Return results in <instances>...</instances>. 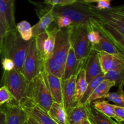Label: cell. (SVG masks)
I'll use <instances>...</instances> for the list:
<instances>
[{"label":"cell","instance_id":"28","mask_svg":"<svg viewBox=\"0 0 124 124\" xmlns=\"http://www.w3.org/2000/svg\"><path fill=\"white\" fill-rule=\"evenodd\" d=\"M16 29L23 40L29 41L32 39V29L30 23L27 21H23L16 25Z\"/></svg>","mask_w":124,"mask_h":124},{"label":"cell","instance_id":"15","mask_svg":"<svg viewBox=\"0 0 124 124\" xmlns=\"http://www.w3.org/2000/svg\"><path fill=\"white\" fill-rule=\"evenodd\" d=\"M86 61L78 60L76 59L73 48L71 46L69 50L67 58L65 61L64 74L62 80L69 79L73 75H78L80 70L84 67Z\"/></svg>","mask_w":124,"mask_h":124},{"label":"cell","instance_id":"36","mask_svg":"<svg viewBox=\"0 0 124 124\" xmlns=\"http://www.w3.org/2000/svg\"><path fill=\"white\" fill-rule=\"evenodd\" d=\"M113 110L116 116V121L120 124H124V107L113 105Z\"/></svg>","mask_w":124,"mask_h":124},{"label":"cell","instance_id":"14","mask_svg":"<svg viewBox=\"0 0 124 124\" xmlns=\"http://www.w3.org/2000/svg\"><path fill=\"white\" fill-rule=\"evenodd\" d=\"M99 64L104 74L112 70H124V58L105 52H98Z\"/></svg>","mask_w":124,"mask_h":124},{"label":"cell","instance_id":"37","mask_svg":"<svg viewBox=\"0 0 124 124\" xmlns=\"http://www.w3.org/2000/svg\"><path fill=\"white\" fill-rule=\"evenodd\" d=\"M1 64L4 70L6 71H10L15 69V64L13 61L10 58H3L1 59Z\"/></svg>","mask_w":124,"mask_h":124},{"label":"cell","instance_id":"24","mask_svg":"<svg viewBox=\"0 0 124 124\" xmlns=\"http://www.w3.org/2000/svg\"><path fill=\"white\" fill-rule=\"evenodd\" d=\"M59 29L58 26L56 25L52 27V29H48L47 30L48 37L45 41L44 45V51L46 60L53 54L54 48V44H55L56 36Z\"/></svg>","mask_w":124,"mask_h":124},{"label":"cell","instance_id":"45","mask_svg":"<svg viewBox=\"0 0 124 124\" xmlns=\"http://www.w3.org/2000/svg\"><path fill=\"white\" fill-rule=\"evenodd\" d=\"M24 124H28V123H27V121L26 122H25V123H24Z\"/></svg>","mask_w":124,"mask_h":124},{"label":"cell","instance_id":"39","mask_svg":"<svg viewBox=\"0 0 124 124\" xmlns=\"http://www.w3.org/2000/svg\"><path fill=\"white\" fill-rule=\"evenodd\" d=\"M7 30H6L5 27H4L3 24L1 23L0 20V55L2 53V42H3L4 38L6 35Z\"/></svg>","mask_w":124,"mask_h":124},{"label":"cell","instance_id":"17","mask_svg":"<svg viewBox=\"0 0 124 124\" xmlns=\"http://www.w3.org/2000/svg\"><path fill=\"white\" fill-rule=\"evenodd\" d=\"M88 119V105L76 104L67 113V124H81Z\"/></svg>","mask_w":124,"mask_h":124},{"label":"cell","instance_id":"23","mask_svg":"<svg viewBox=\"0 0 124 124\" xmlns=\"http://www.w3.org/2000/svg\"><path fill=\"white\" fill-rule=\"evenodd\" d=\"M88 86V83L86 80L85 71L84 68H82L80 70L78 75L77 80L75 86V102L77 104L80 99L82 98V96L84 94L86 89Z\"/></svg>","mask_w":124,"mask_h":124},{"label":"cell","instance_id":"7","mask_svg":"<svg viewBox=\"0 0 124 124\" xmlns=\"http://www.w3.org/2000/svg\"><path fill=\"white\" fill-rule=\"evenodd\" d=\"M44 68V63L41 60L36 47L35 38L30 41V46L23 65L22 73L27 81H31Z\"/></svg>","mask_w":124,"mask_h":124},{"label":"cell","instance_id":"21","mask_svg":"<svg viewBox=\"0 0 124 124\" xmlns=\"http://www.w3.org/2000/svg\"><path fill=\"white\" fill-rule=\"evenodd\" d=\"M47 113L56 123L67 124V113L62 104L53 102Z\"/></svg>","mask_w":124,"mask_h":124},{"label":"cell","instance_id":"11","mask_svg":"<svg viewBox=\"0 0 124 124\" xmlns=\"http://www.w3.org/2000/svg\"><path fill=\"white\" fill-rule=\"evenodd\" d=\"M30 117L39 124H58L56 123L46 111L35 105L29 99H25L19 103Z\"/></svg>","mask_w":124,"mask_h":124},{"label":"cell","instance_id":"10","mask_svg":"<svg viewBox=\"0 0 124 124\" xmlns=\"http://www.w3.org/2000/svg\"><path fill=\"white\" fill-rule=\"evenodd\" d=\"M0 111L4 115L6 124H24L29 117L21 105L15 101L4 104Z\"/></svg>","mask_w":124,"mask_h":124},{"label":"cell","instance_id":"4","mask_svg":"<svg viewBox=\"0 0 124 124\" xmlns=\"http://www.w3.org/2000/svg\"><path fill=\"white\" fill-rule=\"evenodd\" d=\"M90 4L75 2L65 6H53L52 13L54 19L61 16L68 17L73 25H87L90 19L96 18L90 8Z\"/></svg>","mask_w":124,"mask_h":124},{"label":"cell","instance_id":"38","mask_svg":"<svg viewBox=\"0 0 124 124\" xmlns=\"http://www.w3.org/2000/svg\"><path fill=\"white\" fill-rule=\"evenodd\" d=\"M110 6H111V0H102L97 2V5L95 7L97 9L102 10L110 8Z\"/></svg>","mask_w":124,"mask_h":124},{"label":"cell","instance_id":"20","mask_svg":"<svg viewBox=\"0 0 124 124\" xmlns=\"http://www.w3.org/2000/svg\"><path fill=\"white\" fill-rule=\"evenodd\" d=\"M115 82L108 80L104 79L97 86L96 88L92 93V94L90 96L89 98L85 102L84 105H88L96 100L99 99H102L104 96H105L107 94L109 93V91L111 88L113 86H115Z\"/></svg>","mask_w":124,"mask_h":124},{"label":"cell","instance_id":"29","mask_svg":"<svg viewBox=\"0 0 124 124\" xmlns=\"http://www.w3.org/2000/svg\"><path fill=\"white\" fill-rule=\"evenodd\" d=\"M124 85L119 86L118 90L114 93H108L102 99H107L108 101L113 102L116 105L121 107L124 106Z\"/></svg>","mask_w":124,"mask_h":124},{"label":"cell","instance_id":"31","mask_svg":"<svg viewBox=\"0 0 124 124\" xmlns=\"http://www.w3.org/2000/svg\"><path fill=\"white\" fill-rule=\"evenodd\" d=\"M47 37H48V33H47V30H46V31L39 34L35 38L36 49L38 52L39 56L44 63H45L46 61L44 51V45L45 41Z\"/></svg>","mask_w":124,"mask_h":124},{"label":"cell","instance_id":"8","mask_svg":"<svg viewBox=\"0 0 124 124\" xmlns=\"http://www.w3.org/2000/svg\"><path fill=\"white\" fill-rule=\"evenodd\" d=\"M30 2L35 6L36 14L39 18V21L31 27L33 38H35L38 35L49 29L50 26L54 22L55 19L52 13L53 6L31 1H30Z\"/></svg>","mask_w":124,"mask_h":124},{"label":"cell","instance_id":"41","mask_svg":"<svg viewBox=\"0 0 124 124\" xmlns=\"http://www.w3.org/2000/svg\"><path fill=\"white\" fill-rule=\"evenodd\" d=\"M27 123L28 124H39L38 122H36L35 119H33L32 117H30V116H29V119L27 120Z\"/></svg>","mask_w":124,"mask_h":124},{"label":"cell","instance_id":"19","mask_svg":"<svg viewBox=\"0 0 124 124\" xmlns=\"http://www.w3.org/2000/svg\"><path fill=\"white\" fill-rule=\"evenodd\" d=\"M46 70V69H45ZM47 82L53 102L62 104V79L46 70Z\"/></svg>","mask_w":124,"mask_h":124},{"label":"cell","instance_id":"34","mask_svg":"<svg viewBox=\"0 0 124 124\" xmlns=\"http://www.w3.org/2000/svg\"><path fill=\"white\" fill-rule=\"evenodd\" d=\"M54 23H56L59 29L67 27L72 25V22H71V19L68 17L64 16H61L56 18Z\"/></svg>","mask_w":124,"mask_h":124},{"label":"cell","instance_id":"46","mask_svg":"<svg viewBox=\"0 0 124 124\" xmlns=\"http://www.w3.org/2000/svg\"><path fill=\"white\" fill-rule=\"evenodd\" d=\"M1 106H0V108H1Z\"/></svg>","mask_w":124,"mask_h":124},{"label":"cell","instance_id":"16","mask_svg":"<svg viewBox=\"0 0 124 124\" xmlns=\"http://www.w3.org/2000/svg\"><path fill=\"white\" fill-rule=\"evenodd\" d=\"M84 68L85 71L86 80L88 84L102 73L99 64L98 52L93 50L91 51Z\"/></svg>","mask_w":124,"mask_h":124},{"label":"cell","instance_id":"13","mask_svg":"<svg viewBox=\"0 0 124 124\" xmlns=\"http://www.w3.org/2000/svg\"><path fill=\"white\" fill-rule=\"evenodd\" d=\"M78 75H73L69 79L62 80V104L66 113L76 105L75 102V86Z\"/></svg>","mask_w":124,"mask_h":124},{"label":"cell","instance_id":"2","mask_svg":"<svg viewBox=\"0 0 124 124\" xmlns=\"http://www.w3.org/2000/svg\"><path fill=\"white\" fill-rule=\"evenodd\" d=\"M30 41L23 40L16 29L7 31L2 42L1 59L7 58L12 59L14 62L15 69L22 73Z\"/></svg>","mask_w":124,"mask_h":124},{"label":"cell","instance_id":"5","mask_svg":"<svg viewBox=\"0 0 124 124\" xmlns=\"http://www.w3.org/2000/svg\"><path fill=\"white\" fill-rule=\"evenodd\" d=\"M30 83L21 72L15 69L4 71L1 84L8 90L14 100L19 104L29 98Z\"/></svg>","mask_w":124,"mask_h":124},{"label":"cell","instance_id":"27","mask_svg":"<svg viewBox=\"0 0 124 124\" xmlns=\"http://www.w3.org/2000/svg\"><path fill=\"white\" fill-rule=\"evenodd\" d=\"M104 79H104V74L102 73L100 75H98V76H96L95 78L93 79L90 82H89L88 84V86H87V88L86 89L85 92L82 98L80 99L79 101L78 102L77 104H83V105H84L85 102L87 101L90 96L92 94V93L94 92L97 86Z\"/></svg>","mask_w":124,"mask_h":124},{"label":"cell","instance_id":"6","mask_svg":"<svg viewBox=\"0 0 124 124\" xmlns=\"http://www.w3.org/2000/svg\"><path fill=\"white\" fill-rule=\"evenodd\" d=\"M70 40L76 59L79 61L87 60L92 50V46L87 38V25H71Z\"/></svg>","mask_w":124,"mask_h":124},{"label":"cell","instance_id":"22","mask_svg":"<svg viewBox=\"0 0 124 124\" xmlns=\"http://www.w3.org/2000/svg\"><path fill=\"white\" fill-rule=\"evenodd\" d=\"M88 119L92 124H122L103 115L92 107L90 105H88Z\"/></svg>","mask_w":124,"mask_h":124},{"label":"cell","instance_id":"3","mask_svg":"<svg viewBox=\"0 0 124 124\" xmlns=\"http://www.w3.org/2000/svg\"><path fill=\"white\" fill-rule=\"evenodd\" d=\"M28 99L47 113L53 104V101L48 87L45 67L41 73L30 81Z\"/></svg>","mask_w":124,"mask_h":124},{"label":"cell","instance_id":"12","mask_svg":"<svg viewBox=\"0 0 124 124\" xmlns=\"http://www.w3.org/2000/svg\"><path fill=\"white\" fill-rule=\"evenodd\" d=\"M0 20L7 31L16 29L15 0H0Z\"/></svg>","mask_w":124,"mask_h":124},{"label":"cell","instance_id":"33","mask_svg":"<svg viewBox=\"0 0 124 124\" xmlns=\"http://www.w3.org/2000/svg\"><path fill=\"white\" fill-rule=\"evenodd\" d=\"M13 101L15 100L8 90L5 86H1L0 87V106Z\"/></svg>","mask_w":124,"mask_h":124},{"label":"cell","instance_id":"18","mask_svg":"<svg viewBox=\"0 0 124 124\" xmlns=\"http://www.w3.org/2000/svg\"><path fill=\"white\" fill-rule=\"evenodd\" d=\"M100 36L99 43L92 46V50L98 52H105L112 55L124 58V50L118 48L104 35L100 33Z\"/></svg>","mask_w":124,"mask_h":124},{"label":"cell","instance_id":"26","mask_svg":"<svg viewBox=\"0 0 124 124\" xmlns=\"http://www.w3.org/2000/svg\"><path fill=\"white\" fill-rule=\"evenodd\" d=\"M90 105L103 115L110 118L116 119L113 110V105L108 102V101L105 100H96L95 101L92 102Z\"/></svg>","mask_w":124,"mask_h":124},{"label":"cell","instance_id":"25","mask_svg":"<svg viewBox=\"0 0 124 124\" xmlns=\"http://www.w3.org/2000/svg\"><path fill=\"white\" fill-rule=\"evenodd\" d=\"M44 67L46 71L62 79L64 74V65L53 56H51L46 60Z\"/></svg>","mask_w":124,"mask_h":124},{"label":"cell","instance_id":"35","mask_svg":"<svg viewBox=\"0 0 124 124\" xmlns=\"http://www.w3.org/2000/svg\"><path fill=\"white\" fill-rule=\"evenodd\" d=\"M76 2V0H44V3L53 6H65Z\"/></svg>","mask_w":124,"mask_h":124},{"label":"cell","instance_id":"44","mask_svg":"<svg viewBox=\"0 0 124 124\" xmlns=\"http://www.w3.org/2000/svg\"><path fill=\"white\" fill-rule=\"evenodd\" d=\"M76 2H80V3H85L84 2V0H76Z\"/></svg>","mask_w":124,"mask_h":124},{"label":"cell","instance_id":"43","mask_svg":"<svg viewBox=\"0 0 124 124\" xmlns=\"http://www.w3.org/2000/svg\"><path fill=\"white\" fill-rule=\"evenodd\" d=\"M81 124H91L90 121H89V119H87L84 120V121Z\"/></svg>","mask_w":124,"mask_h":124},{"label":"cell","instance_id":"42","mask_svg":"<svg viewBox=\"0 0 124 124\" xmlns=\"http://www.w3.org/2000/svg\"><path fill=\"white\" fill-rule=\"evenodd\" d=\"M102 1V0H84V2L85 3H88V4H90L92 2H98V1Z\"/></svg>","mask_w":124,"mask_h":124},{"label":"cell","instance_id":"30","mask_svg":"<svg viewBox=\"0 0 124 124\" xmlns=\"http://www.w3.org/2000/svg\"><path fill=\"white\" fill-rule=\"evenodd\" d=\"M104 79L115 82L119 87L124 84V70H112L104 74Z\"/></svg>","mask_w":124,"mask_h":124},{"label":"cell","instance_id":"40","mask_svg":"<svg viewBox=\"0 0 124 124\" xmlns=\"http://www.w3.org/2000/svg\"><path fill=\"white\" fill-rule=\"evenodd\" d=\"M0 124H6L5 122V116L2 112L0 111Z\"/></svg>","mask_w":124,"mask_h":124},{"label":"cell","instance_id":"9","mask_svg":"<svg viewBox=\"0 0 124 124\" xmlns=\"http://www.w3.org/2000/svg\"><path fill=\"white\" fill-rule=\"evenodd\" d=\"M71 25L60 29L56 36L54 48L52 56L65 66L69 50L71 47Z\"/></svg>","mask_w":124,"mask_h":124},{"label":"cell","instance_id":"32","mask_svg":"<svg viewBox=\"0 0 124 124\" xmlns=\"http://www.w3.org/2000/svg\"><path fill=\"white\" fill-rule=\"evenodd\" d=\"M100 37V33L99 31L93 29L92 25L89 23V24L87 25V38L91 45L93 46L99 43Z\"/></svg>","mask_w":124,"mask_h":124},{"label":"cell","instance_id":"1","mask_svg":"<svg viewBox=\"0 0 124 124\" xmlns=\"http://www.w3.org/2000/svg\"><path fill=\"white\" fill-rule=\"evenodd\" d=\"M96 18H90V23L93 29L98 30L120 49L124 50V6L110 7L98 10L90 5Z\"/></svg>","mask_w":124,"mask_h":124}]
</instances>
